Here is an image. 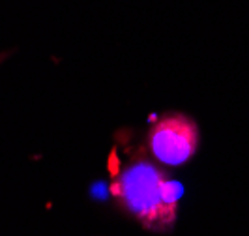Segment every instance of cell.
I'll list each match as a JSON object with an SVG mask.
<instances>
[{"instance_id": "obj_2", "label": "cell", "mask_w": 249, "mask_h": 236, "mask_svg": "<svg viewBox=\"0 0 249 236\" xmlns=\"http://www.w3.org/2000/svg\"><path fill=\"white\" fill-rule=\"evenodd\" d=\"M199 129L191 118L184 114H167L152 126L148 133L150 154L169 167H178L197 152Z\"/></svg>"}, {"instance_id": "obj_1", "label": "cell", "mask_w": 249, "mask_h": 236, "mask_svg": "<svg viewBox=\"0 0 249 236\" xmlns=\"http://www.w3.org/2000/svg\"><path fill=\"white\" fill-rule=\"evenodd\" d=\"M120 206L150 231H165L176 219L178 187L146 160L129 163L112 182Z\"/></svg>"}]
</instances>
